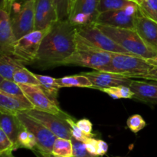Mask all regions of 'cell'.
<instances>
[{
	"label": "cell",
	"mask_w": 157,
	"mask_h": 157,
	"mask_svg": "<svg viewBox=\"0 0 157 157\" xmlns=\"http://www.w3.org/2000/svg\"><path fill=\"white\" fill-rule=\"evenodd\" d=\"M77 28L67 19L59 20L47 32L34 64L41 68L61 66L75 52Z\"/></svg>",
	"instance_id": "1"
},
{
	"label": "cell",
	"mask_w": 157,
	"mask_h": 157,
	"mask_svg": "<svg viewBox=\"0 0 157 157\" xmlns=\"http://www.w3.org/2000/svg\"><path fill=\"white\" fill-rule=\"evenodd\" d=\"M96 25L103 32L127 50L130 55L145 59L157 55V49L147 44L135 29L112 27L97 23Z\"/></svg>",
	"instance_id": "2"
},
{
	"label": "cell",
	"mask_w": 157,
	"mask_h": 157,
	"mask_svg": "<svg viewBox=\"0 0 157 157\" xmlns=\"http://www.w3.org/2000/svg\"><path fill=\"white\" fill-rule=\"evenodd\" d=\"M77 48L61 65H74L101 71L110 62L113 53L100 50L90 44L77 32Z\"/></svg>",
	"instance_id": "3"
},
{
	"label": "cell",
	"mask_w": 157,
	"mask_h": 157,
	"mask_svg": "<svg viewBox=\"0 0 157 157\" xmlns=\"http://www.w3.org/2000/svg\"><path fill=\"white\" fill-rule=\"evenodd\" d=\"M153 68L147 59L126 54L113 53L110 62L101 71L124 75L130 78H139Z\"/></svg>",
	"instance_id": "4"
},
{
	"label": "cell",
	"mask_w": 157,
	"mask_h": 157,
	"mask_svg": "<svg viewBox=\"0 0 157 157\" xmlns=\"http://www.w3.org/2000/svg\"><path fill=\"white\" fill-rule=\"evenodd\" d=\"M17 117L26 129L32 132L37 140L36 151L34 153L38 157H48L52 154V148L57 136L50 130L44 127L26 113H18Z\"/></svg>",
	"instance_id": "5"
},
{
	"label": "cell",
	"mask_w": 157,
	"mask_h": 157,
	"mask_svg": "<svg viewBox=\"0 0 157 157\" xmlns=\"http://www.w3.org/2000/svg\"><path fill=\"white\" fill-rule=\"evenodd\" d=\"M48 31L34 30L15 41L12 56L23 64H34L43 38Z\"/></svg>",
	"instance_id": "6"
},
{
	"label": "cell",
	"mask_w": 157,
	"mask_h": 157,
	"mask_svg": "<svg viewBox=\"0 0 157 157\" xmlns=\"http://www.w3.org/2000/svg\"><path fill=\"white\" fill-rule=\"evenodd\" d=\"M77 28V32L78 35L87 40L90 44L94 46L100 50L105 51L110 53H121L130 55L127 50L123 48L121 46L117 44L113 39L107 36L103 32L96 23L93 22L86 25L78 26Z\"/></svg>",
	"instance_id": "7"
},
{
	"label": "cell",
	"mask_w": 157,
	"mask_h": 157,
	"mask_svg": "<svg viewBox=\"0 0 157 157\" xmlns=\"http://www.w3.org/2000/svg\"><path fill=\"white\" fill-rule=\"evenodd\" d=\"M25 113L47 127L57 137L71 140V128L67 122V118L70 116L67 113L55 114L35 109H32Z\"/></svg>",
	"instance_id": "8"
},
{
	"label": "cell",
	"mask_w": 157,
	"mask_h": 157,
	"mask_svg": "<svg viewBox=\"0 0 157 157\" xmlns=\"http://www.w3.org/2000/svg\"><path fill=\"white\" fill-rule=\"evenodd\" d=\"M139 9V5L134 3L124 9L100 13L95 22L112 27L134 29L135 16Z\"/></svg>",
	"instance_id": "9"
},
{
	"label": "cell",
	"mask_w": 157,
	"mask_h": 157,
	"mask_svg": "<svg viewBox=\"0 0 157 157\" xmlns=\"http://www.w3.org/2000/svg\"><path fill=\"white\" fill-rule=\"evenodd\" d=\"M35 0H25L19 10L11 17L16 41L35 30Z\"/></svg>",
	"instance_id": "10"
},
{
	"label": "cell",
	"mask_w": 157,
	"mask_h": 157,
	"mask_svg": "<svg viewBox=\"0 0 157 157\" xmlns=\"http://www.w3.org/2000/svg\"><path fill=\"white\" fill-rule=\"evenodd\" d=\"M98 0H74L67 20L75 27L96 21Z\"/></svg>",
	"instance_id": "11"
},
{
	"label": "cell",
	"mask_w": 157,
	"mask_h": 157,
	"mask_svg": "<svg viewBox=\"0 0 157 157\" xmlns=\"http://www.w3.org/2000/svg\"><path fill=\"white\" fill-rule=\"evenodd\" d=\"M26 98L33 104L35 110L55 114H64L65 112L60 109L58 104L54 102L39 85L19 84Z\"/></svg>",
	"instance_id": "12"
},
{
	"label": "cell",
	"mask_w": 157,
	"mask_h": 157,
	"mask_svg": "<svg viewBox=\"0 0 157 157\" xmlns=\"http://www.w3.org/2000/svg\"><path fill=\"white\" fill-rule=\"evenodd\" d=\"M59 21L52 0H35V30L49 31Z\"/></svg>",
	"instance_id": "13"
},
{
	"label": "cell",
	"mask_w": 157,
	"mask_h": 157,
	"mask_svg": "<svg viewBox=\"0 0 157 157\" xmlns=\"http://www.w3.org/2000/svg\"><path fill=\"white\" fill-rule=\"evenodd\" d=\"M82 75L87 76L91 81L93 84V89L98 90L121 85L130 87L133 81L132 78L124 75L101 71H95L94 72H83Z\"/></svg>",
	"instance_id": "14"
},
{
	"label": "cell",
	"mask_w": 157,
	"mask_h": 157,
	"mask_svg": "<svg viewBox=\"0 0 157 157\" xmlns=\"http://www.w3.org/2000/svg\"><path fill=\"white\" fill-rule=\"evenodd\" d=\"M134 29L147 44L157 49V21L147 16L140 9L135 16Z\"/></svg>",
	"instance_id": "15"
},
{
	"label": "cell",
	"mask_w": 157,
	"mask_h": 157,
	"mask_svg": "<svg viewBox=\"0 0 157 157\" xmlns=\"http://www.w3.org/2000/svg\"><path fill=\"white\" fill-rule=\"evenodd\" d=\"M15 41L10 13L5 9H0V55L12 56Z\"/></svg>",
	"instance_id": "16"
},
{
	"label": "cell",
	"mask_w": 157,
	"mask_h": 157,
	"mask_svg": "<svg viewBox=\"0 0 157 157\" xmlns=\"http://www.w3.org/2000/svg\"><path fill=\"white\" fill-rule=\"evenodd\" d=\"M35 109L33 104L26 97L12 96L0 91V113L16 115Z\"/></svg>",
	"instance_id": "17"
},
{
	"label": "cell",
	"mask_w": 157,
	"mask_h": 157,
	"mask_svg": "<svg viewBox=\"0 0 157 157\" xmlns=\"http://www.w3.org/2000/svg\"><path fill=\"white\" fill-rule=\"evenodd\" d=\"M130 87L137 101L148 104H157V84L133 80Z\"/></svg>",
	"instance_id": "18"
},
{
	"label": "cell",
	"mask_w": 157,
	"mask_h": 157,
	"mask_svg": "<svg viewBox=\"0 0 157 157\" xmlns=\"http://www.w3.org/2000/svg\"><path fill=\"white\" fill-rule=\"evenodd\" d=\"M0 129L5 132L9 139L15 144V150H17V141L20 130L23 125L16 115L9 113H0Z\"/></svg>",
	"instance_id": "19"
},
{
	"label": "cell",
	"mask_w": 157,
	"mask_h": 157,
	"mask_svg": "<svg viewBox=\"0 0 157 157\" xmlns=\"http://www.w3.org/2000/svg\"><path fill=\"white\" fill-rule=\"evenodd\" d=\"M24 67L23 64L13 56L0 55V77L4 79L13 81L15 72Z\"/></svg>",
	"instance_id": "20"
},
{
	"label": "cell",
	"mask_w": 157,
	"mask_h": 157,
	"mask_svg": "<svg viewBox=\"0 0 157 157\" xmlns=\"http://www.w3.org/2000/svg\"><path fill=\"white\" fill-rule=\"evenodd\" d=\"M56 82L60 87H87L93 88V84L85 75H75L56 78Z\"/></svg>",
	"instance_id": "21"
},
{
	"label": "cell",
	"mask_w": 157,
	"mask_h": 157,
	"mask_svg": "<svg viewBox=\"0 0 157 157\" xmlns=\"http://www.w3.org/2000/svg\"><path fill=\"white\" fill-rule=\"evenodd\" d=\"M35 77L40 83V87L45 92L46 94L56 104H58V94L61 87L56 82V78L46 75H37L35 74Z\"/></svg>",
	"instance_id": "22"
},
{
	"label": "cell",
	"mask_w": 157,
	"mask_h": 157,
	"mask_svg": "<svg viewBox=\"0 0 157 157\" xmlns=\"http://www.w3.org/2000/svg\"><path fill=\"white\" fill-rule=\"evenodd\" d=\"M52 155L56 157H73L74 150L71 140L57 138L52 148Z\"/></svg>",
	"instance_id": "23"
},
{
	"label": "cell",
	"mask_w": 157,
	"mask_h": 157,
	"mask_svg": "<svg viewBox=\"0 0 157 157\" xmlns=\"http://www.w3.org/2000/svg\"><path fill=\"white\" fill-rule=\"evenodd\" d=\"M37 147H38V144H37L35 136L32 132L29 131L23 126L18 136L17 149L23 148L31 150L32 151H36Z\"/></svg>",
	"instance_id": "24"
},
{
	"label": "cell",
	"mask_w": 157,
	"mask_h": 157,
	"mask_svg": "<svg viewBox=\"0 0 157 157\" xmlns=\"http://www.w3.org/2000/svg\"><path fill=\"white\" fill-rule=\"evenodd\" d=\"M136 3L132 0H98V14L108 11L124 9L129 6Z\"/></svg>",
	"instance_id": "25"
},
{
	"label": "cell",
	"mask_w": 157,
	"mask_h": 157,
	"mask_svg": "<svg viewBox=\"0 0 157 157\" xmlns=\"http://www.w3.org/2000/svg\"><path fill=\"white\" fill-rule=\"evenodd\" d=\"M13 81L18 84H26V85H39L40 83L35 74L23 67L17 71L14 75Z\"/></svg>",
	"instance_id": "26"
},
{
	"label": "cell",
	"mask_w": 157,
	"mask_h": 157,
	"mask_svg": "<svg viewBox=\"0 0 157 157\" xmlns=\"http://www.w3.org/2000/svg\"><path fill=\"white\" fill-rule=\"evenodd\" d=\"M0 91H2L7 94L12 95V96L21 97V98L26 97L19 84H17L14 81L4 79V78H1Z\"/></svg>",
	"instance_id": "27"
},
{
	"label": "cell",
	"mask_w": 157,
	"mask_h": 157,
	"mask_svg": "<svg viewBox=\"0 0 157 157\" xmlns=\"http://www.w3.org/2000/svg\"><path fill=\"white\" fill-rule=\"evenodd\" d=\"M52 1L56 9L58 19H67L74 0H52Z\"/></svg>",
	"instance_id": "28"
},
{
	"label": "cell",
	"mask_w": 157,
	"mask_h": 157,
	"mask_svg": "<svg viewBox=\"0 0 157 157\" xmlns=\"http://www.w3.org/2000/svg\"><path fill=\"white\" fill-rule=\"evenodd\" d=\"M139 6L147 16L157 21V0H144Z\"/></svg>",
	"instance_id": "29"
},
{
	"label": "cell",
	"mask_w": 157,
	"mask_h": 157,
	"mask_svg": "<svg viewBox=\"0 0 157 157\" xmlns=\"http://www.w3.org/2000/svg\"><path fill=\"white\" fill-rule=\"evenodd\" d=\"M127 125L132 132L136 133L143 130L146 127L147 124L141 115L134 114L127 119Z\"/></svg>",
	"instance_id": "30"
},
{
	"label": "cell",
	"mask_w": 157,
	"mask_h": 157,
	"mask_svg": "<svg viewBox=\"0 0 157 157\" xmlns=\"http://www.w3.org/2000/svg\"><path fill=\"white\" fill-rule=\"evenodd\" d=\"M72 144H73L74 156L75 157H101L90 153L87 150L85 144L82 141L78 140L74 137L71 138Z\"/></svg>",
	"instance_id": "31"
},
{
	"label": "cell",
	"mask_w": 157,
	"mask_h": 157,
	"mask_svg": "<svg viewBox=\"0 0 157 157\" xmlns=\"http://www.w3.org/2000/svg\"><path fill=\"white\" fill-rule=\"evenodd\" d=\"M73 117H69L67 118V122L69 123L71 126V135H72V137H74L75 139L78 140L80 141H82V142H85L89 137H91L90 136H87V134L84 133L79 127H78L76 123L74 121Z\"/></svg>",
	"instance_id": "32"
},
{
	"label": "cell",
	"mask_w": 157,
	"mask_h": 157,
	"mask_svg": "<svg viewBox=\"0 0 157 157\" xmlns=\"http://www.w3.org/2000/svg\"><path fill=\"white\" fill-rule=\"evenodd\" d=\"M9 150H15V144L5 133V132L0 129V153Z\"/></svg>",
	"instance_id": "33"
},
{
	"label": "cell",
	"mask_w": 157,
	"mask_h": 157,
	"mask_svg": "<svg viewBox=\"0 0 157 157\" xmlns=\"http://www.w3.org/2000/svg\"><path fill=\"white\" fill-rule=\"evenodd\" d=\"M78 127L84 132L85 134H87V136H94V134L92 133L93 131V125H92L91 122L89 121L88 119H81L80 121H78V122H76Z\"/></svg>",
	"instance_id": "34"
},
{
	"label": "cell",
	"mask_w": 157,
	"mask_h": 157,
	"mask_svg": "<svg viewBox=\"0 0 157 157\" xmlns=\"http://www.w3.org/2000/svg\"><path fill=\"white\" fill-rule=\"evenodd\" d=\"M99 90L106 93L107 94H108L110 98H113V99L117 100V99H121V98H122L121 86L107 87V88H101Z\"/></svg>",
	"instance_id": "35"
},
{
	"label": "cell",
	"mask_w": 157,
	"mask_h": 157,
	"mask_svg": "<svg viewBox=\"0 0 157 157\" xmlns=\"http://www.w3.org/2000/svg\"><path fill=\"white\" fill-rule=\"evenodd\" d=\"M85 147L87 150L90 152V153L94 155H98V140L94 139L93 136L89 137L87 140L84 142Z\"/></svg>",
	"instance_id": "36"
},
{
	"label": "cell",
	"mask_w": 157,
	"mask_h": 157,
	"mask_svg": "<svg viewBox=\"0 0 157 157\" xmlns=\"http://www.w3.org/2000/svg\"><path fill=\"white\" fill-rule=\"evenodd\" d=\"M139 78H143V79L147 80V81H153L157 82V68L153 67L148 73L142 75Z\"/></svg>",
	"instance_id": "37"
},
{
	"label": "cell",
	"mask_w": 157,
	"mask_h": 157,
	"mask_svg": "<svg viewBox=\"0 0 157 157\" xmlns=\"http://www.w3.org/2000/svg\"><path fill=\"white\" fill-rule=\"evenodd\" d=\"M108 150V145L105 141L102 140H98V155L100 156H103L107 153Z\"/></svg>",
	"instance_id": "38"
},
{
	"label": "cell",
	"mask_w": 157,
	"mask_h": 157,
	"mask_svg": "<svg viewBox=\"0 0 157 157\" xmlns=\"http://www.w3.org/2000/svg\"><path fill=\"white\" fill-rule=\"evenodd\" d=\"M147 61L150 65L152 66V67L157 68V55L153 57V58H147Z\"/></svg>",
	"instance_id": "39"
},
{
	"label": "cell",
	"mask_w": 157,
	"mask_h": 157,
	"mask_svg": "<svg viewBox=\"0 0 157 157\" xmlns=\"http://www.w3.org/2000/svg\"><path fill=\"white\" fill-rule=\"evenodd\" d=\"M14 0H6V6L5 10L7 11L8 12L11 14V9H12V3H13Z\"/></svg>",
	"instance_id": "40"
},
{
	"label": "cell",
	"mask_w": 157,
	"mask_h": 157,
	"mask_svg": "<svg viewBox=\"0 0 157 157\" xmlns=\"http://www.w3.org/2000/svg\"><path fill=\"white\" fill-rule=\"evenodd\" d=\"M0 157H15L12 153V150H9V151L0 153Z\"/></svg>",
	"instance_id": "41"
},
{
	"label": "cell",
	"mask_w": 157,
	"mask_h": 157,
	"mask_svg": "<svg viewBox=\"0 0 157 157\" xmlns=\"http://www.w3.org/2000/svg\"><path fill=\"white\" fill-rule=\"evenodd\" d=\"M6 6V0H0V9H5Z\"/></svg>",
	"instance_id": "42"
},
{
	"label": "cell",
	"mask_w": 157,
	"mask_h": 157,
	"mask_svg": "<svg viewBox=\"0 0 157 157\" xmlns=\"http://www.w3.org/2000/svg\"><path fill=\"white\" fill-rule=\"evenodd\" d=\"M144 1V0H136V3H137L138 5H140L141 3H142V2Z\"/></svg>",
	"instance_id": "43"
},
{
	"label": "cell",
	"mask_w": 157,
	"mask_h": 157,
	"mask_svg": "<svg viewBox=\"0 0 157 157\" xmlns=\"http://www.w3.org/2000/svg\"><path fill=\"white\" fill-rule=\"evenodd\" d=\"M48 157H56V156H53V155H51V156H49ZM73 157H75V156H73Z\"/></svg>",
	"instance_id": "44"
},
{
	"label": "cell",
	"mask_w": 157,
	"mask_h": 157,
	"mask_svg": "<svg viewBox=\"0 0 157 157\" xmlns=\"http://www.w3.org/2000/svg\"><path fill=\"white\" fill-rule=\"evenodd\" d=\"M132 1H134V2H136V0H132Z\"/></svg>",
	"instance_id": "45"
},
{
	"label": "cell",
	"mask_w": 157,
	"mask_h": 157,
	"mask_svg": "<svg viewBox=\"0 0 157 157\" xmlns=\"http://www.w3.org/2000/svg\"><path fill=\"white\" fill-rule=\"evenodd\" d=\"M117 157H119V156H117Z\"/></svg>",
	"instance_id": "46"
}]
</instances>
